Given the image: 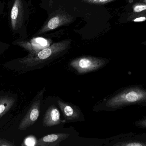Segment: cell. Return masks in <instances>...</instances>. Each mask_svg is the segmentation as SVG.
<instances>
[{
	"instance_id": "5bb4252c",
	"label": "cell",
	"mask_w": 146,
	"mask_h": 146,
	"mask_svg": "<svg viewBox=\"0 0 146 146\" xmlns=\"http://www.w3.org/2000/svg\"><path fill=\"white\" fill-rule=\"evenodd\" d=\"M135 126L138 128L146 129V116L142 117L134 122Z\"/></svg>"
},
{
	"instance_id": "277c9868",
	"label": "cell",
	"mask_w": 146,
	"mask_h": 146,
	"mask_svg": "<svg viewBox=\"0 0 146 146\" xmlns=\"http://www.w3.org/2000/svg\"><path fill=\"white\" fill-rule=\"evenodd\" d=\"M57 104L63 114L66 123L84 121L82 111L78 106L62 100H58Z\"/></svg>"
},
{
	"instance_id": "e0dca14e",
	"label": "cell",
	"mask_w": 146,
	"mask_h": 146,
	"mask_svg": "<svg viewBox=\"0 0 146 146\" xmlns=\"http://www.w3.org/2000/svg\"><path fill=\"white\" fill-rule=\"evenodd\" d=\"M142 45H145V46H146V41H145V42H142Z\"/></svg>"
},
{
	"instance_id": "9a60e30c",
	"label": "cell",
	"mask_w": 146,
	"mask_h": 146,
	"mask_svg": "<svg viewBox=\"0 0 146 146\" xmlns=\"http://www.w3.org/2000/svg\"><path fill=\"white\" fill-rule=\"evenodd\" d=\"M115 0H82V1L86 3L95 5H104Z\"/></svg>"
},
{
	"instance_id": "7c38bea8",
	"label": "cell",
	"mask_w": 146,
	"mask_h": 146,
	"mask_svg": "<svg viewBox=\"0 0 146 146\" xmlns=\"http://www.w3.org/2000/svg\"><path fill=\"white\" fill-rule=\"evenodd\" d=\"M128 20L133 22H142L146 21V10L139 13H133L129 15Z\"/></svg>"
},
{
	"instance_id": "4fadbf2b",
	"label": "cell",
	"mask_w": 146,
	"mask_h": 146,
	"mask_svg": "<svg viewBox=\"0 0 146 146\" xmlns=\"http://www.w3.org/2000/svg\"><path fill=\"white\" fill-rule=\"evenodd\" d=\"M133 13H139L146 10V3H135L133 6Z\"/></svg>"
},
{
	"instance_id": "7a4b0ae2",
	"label": "cell",
	"mask_w": 146,
	"mask_h": 146,
	"mask_svg": "<svg viewBox=\"0 0 146 146\" xmlns=\"http://www.w3.org/2000/svg\"><path fill=\"white\" fill-rule=\"evenodd\" d=\"M70 40L54 43L29 57L25 61L27 68L40 69L44 67L63 55L69 49Z\"/></svg>"
},
{
	"instance_id": "30bf717a",
	"label": "cell",
	"mask_w": 146,
	"mask_h": 146,
	"mask_svg": "<svg viewBox=\"0 0 146 146\" xmlns=\"http://www.w3.org/2000/svg\"><path fill=\"white\" fill-rule=\"evenodd\" d=\"M14 103L13 99L7 97L0 98V118L7 112Z\"/></svg>"
},
{
	"instance_id": "5b68a950",
	"label": "cell",
	"mask_w": 146,
	"mask_h": 146,
	"mask_svg": "<svg viewBox=\"0 0 146 146\" xmlns=\"http://www.w3.org/2000/svg\"><path fill=\"white\" fill-rule=\"evenodd\" d=\"M45 91V87L41 90L37 95L36 100L33 103L26 116L25 117L21 124V128L26 129L33 125L39 117L40 111L41 101Z\"/></svg>"
},
{
	"instance_id": "52a82bcc",
	"label": "cell",
	"mask_w": 146,
	"mask_h": 146,
	"mask_svg": "<svg viewBox=\"0 0 146 146\" xmlns=\"http://www.w3.org/2000/svg\"><path fill=\"white\" fill-rule=\"evenodd\" d=\"M66 122L62 121L60 114L57 107L54 105L49 107L44 116L42 120V125L44 127H52L57 126Z\"/></svg>"
},
{
	"instance_id": "8992f818",
	"label": "cell",
	"mask_w": 146,
	"mask_h": 146,
	"mask_svg": "<svg viewBox=\"0 0 146 146\" xmlns=\"http://www.w3.org/2000/svg\"><path fill=\"white\" fill-rule=\"evenodd\" d=\"M73 17L67 13L56 14L50 19L38 32L42 34L54 30L61 26L69 24L73 21Z\"/></svg>"
},
{
	"instance_id": "2e32d148",
	"label": "cell",
	"mask_w": 146,
	"mask_h": 146,
	"mask_svg": "<svg viewBox=\"0 0 146 146\" xmlns=\"http://www.w3.org/2000/svg\"><path fill=\"white\" fill-rule=\"evenodd\" d=\"M26 145L28 146H33L35 144V141L33 139H27L26 141Z\"/></svg>"
},
{
	"instance_id": "9c48e42d",
	"label": "cell",
	"mask_w": 146,
	"mask_h": 146,
	"mask_svg": "<svg viewBox=\"0 0 146 146\" xmlns=\"http://www.w3.org/2000/svg\"><path fill=\"white\" fill-rule=\"evenodd\" d=\"M134 133H129L117 136L116 141L112 144L115 146H146V142L135 139Z\"/></svg>"
},
{
	"instance_id": "3957f363",
	"label": "cell",
	"mask_w": 146,
	"mask_h": 146,
	"mask_svg": "<svg viewBox=\"0 0 146 146\" xmlns=\"http://www.w3.org/2000/svg\"><path fill=\"white\" fill-rule=\"evenodd\" d=\"M110 62L106 58L84 56L75 58L71 61L70 65L80 75L85 74L100 69Z\"/></svg>"
},
{
	"instance_id": "ba28073f",
	"label": "cell",
	"mask_w": 146,
	"mask_h": 146,
	"mask_svg": "<svg viewBox=\"0 0 146 146\" xmlns=\"http://www.w3.org/2000/svg\"><path fill=\"white\" fill-rule=\"evenodd\" d=\"M70 136L66 133H57L45 135L38 139L36 144L37 146H58Z\"/></svg>"
},
{
	"instance_id": "6da1fadb",
	"label": "cell",
	"mask_w": 146,
	"mask_h": 146,
	"mask_svg": "<svg viewBox=\"0 0 146 146\" xmlns=\"http://www.w3.org/2000/svg\"><path fill=\"white\" fill-rule=\"evenodd\" d=\"M146 106V88L143 84H133L122 87L104 102V109L115 111L125 107Z\"/></svg>"
},
{
	"instance_id": "8fae6325",
	"label": "cell",
	"mask_w": 146,
	"mask_h": 146,
	"mask_svg": "<svg viewBox=\"0 0 146 146\" xmlns=\"http://www.w3.org/2000/svg\"><path fill=\"white\" fill-rule=\"evenodd\" d=\"M20 5V1L15 0L11 10L10 17H11L12 27L13 29H15L16 27L17 18L19 15V11Z\"/></svg>"
}]
</instances>
